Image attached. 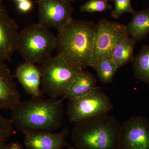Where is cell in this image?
<instances>
[{
  "label": "cell",
  "mask_w": 149,
  "mask_h": 149,
  "mask_svg": "<svg viewBox=\"0 0 149 149\" xmlns=\"http://www.w3.org/2000/svg\"><path fill=\"white\" fill-rule=\"evenodd\" d=\"M61 99L32 97L20 102L11 111L14 127L23 134L54 132L61 126L64 107Z\"/></svg>",
  "instance_id": "cell-1"
},
{
  "label": "cell",
  "mask_w": 149,
  "mask_h": 149,
  "mask_svg": "<svg viewBox=\"0 0 149 149\" xmlns=\"http://www.w3.org/2000/svg\"><path fill=\"white\" fill-rule=\"evenodd\" d=\"M96 24L72 18L58 29L55 50L69 66L77 70L91 66Z\"/></svg>",
  "instance_id": "cell-2"
},
{
  "label": "cell",
  "mask_w": 149,
  "mask_h": 149,
  "mask_svg": "<svg viewBox=\"0 0 149 149\" xmlns=\"http://www.w3.org/2000/svg\"><path fill=\"white\" fill-rule=\"evenodd\" d=\"M121 125L109 114L80 121L74 123L71 141L76 149H119Z\"/></svg>",
  "instance_id": "cell-3"
},
{
  "label": "cell",
  "mask_w": 149,
  "mask_h": 149,
  "mask_svg": "<svg viewBox=\"0 0 149 149\" xmlns=\"http://www.w3.org/2000/svg\"><path fill=\"white\" fill-rule=\"evenodd\" d=\"M56 36L39 23L24 27L19 33L17 51L25 62L41 64L52 56Z\"/></svg>",
  "instance_id": "cell-4"
},
{
  "label": "cell",
  "mask_w": 149,
  "mask_h": 149,
  "mask_svg": "<svg viewBox=\"0 0 149 149\" xmlns=\"http://www.w3.org/2000/svg\"><path fill=\"white\" fill-rule=\"evenodd\" d=\"M39 67L42 74V93L53 99L64 96L80 71L69 66L57 55L51 57Z\"/></svg>",
  "instance_id": "cell-5"
},
{
  "label": "cell",
  "mask_w": 149,
  "mask_h": 149,
  "mask_svg": "<svg viewBox=\"0 0 149 149\" xmlns=\"http://www.w3.org/2000/svg\"><path fill=\"white\" fill-rule=\"evenodd\" d=\"M113 108L109 98L97 87L87 95L69 100L66 113L69 121L75 123L108 114Z\"/></svg>",
  "instance_id": "cell-6"
},
{
  "label": "cell",
  "mask_w": 149,
  "mask_h": 149,
  "mask_svg": "<svg viewBox=\"0 0 149 149\" xmlns=\"http://www.w3.org/2000/svg\"><path fill=\"white\" fill-rule=\"evenodd\" d=\"M129 36L127 26L119 22L102 19L96 24L94 50L91 67L95 69L99 61L111 59L112 52L117 43Z\"/></svg>",
  "instance_id": "cell-7"
},
{
  "label": "cell",
  "mask_w": 149,
  "mask_h": 149,
  "mask_svg": "<svg viewBox=\"0 0 149 149\" xmlns=\"http://www.w3.org/2000/svg\"><path fill=\"white\" fill-rule=\"evenodd\" d=\"M119 149H149V120L133 116L121 125Z\"/></svg>",
  "instance_id": "cell-8"
},
{
  "label": "cell",
  "mask_w": 149,
  "mask_h": 149,
  "mask_svg": "<svg viewBox=\"0 0 149 149\" xmlns=\"http://www.w3.org/2000/svg\"><path fill=\"white\" fill-rule=\"evenodd\" d=\"M39 24L47 28H61L72 18L71 3L63 0H38Z\"/></svg>",
  "instance_id": "cell-9"
},
{
  "label": "cell",
  "mask_w": 149,
  "mask_h": 149,
  "mask_svg": "<svg viewBox=\"0 0 149 149\" xmlns=\"http://www.w3.org/2000/svg\"><path fill=\"white\" fill-rule=\"evenodd\" d=\"M18 26L6 8L0 5V62L10 61L17 51Z\"/></svg>",
  "instance_id": "cell-10"
},
{
  "label": "cell",
  "mask_w": 149,
  "mask_h": 149,
  "mask_svg": "<svg viewBox=\"0 0 149 149\" xmlns=\"http://www.w3.org/2000/svg\"><path fill=\"white\" fill-rule=\"evenodd\" d=\"M24 135V144L27 149H63L68 145V128L58 133L35 132Z\"/></svg>",
  "instance_id": "cell-11"
},
{
  "label": "cell",
  "mask_w": 149,
  "mask_h": 149,
  "mask_svg": "<svg viewBox=\"0 0 149 149\" xmlns=\"http://www.w3.org/2000/svg\"><path fill=\"white\" fill-rule=\"evenodd\" d=\"M21 95L8 66L0 62V109L12 110L21 102Z\"/></svg>",
  "instance_id": "cell-12"
},
{
  "label": "cell",
  "mask_w": 149,
  "mask_h": 149,
  "mask_svg": "<svg viewBox=\"0 0 149 149\" xmlns=\"http://www.w3.org/2000/svg\"><path fill=\"white\" fill-rule=\"evenodd\" d=\"M16 76L25 92L32 97H41L42 74L39 66L25 62L19 65Z\"/></svg>",
  "instance_id": "cell-13"
},
{
  "label": "cell",
  "mask_w": 149,
  "mask_h": 149,
  "mask_svg": "<svg viewBox=\"0 0 149 149\" xmlns=\"http://www.w3.org/2000/svg\"><path fill=\"white\" fill-rule=\"evenodd\" d=\"M97 83L95 77L92 73L80 70L63 98L69 100L87 95L97 87Z\"/></svg>",
  "instance_id": "cell-14"
},
{
  "label": "cell",
  "mask_w": 149,
  "mask_h": 149,
  "mask_svg": "<svg viewBox=\"0 0 149 149\" xmlns=\"http://www.w3.org/2000/svg\"><path fill=\"white\" fill-rule=\"evenodd\" d=\"M127 26L129 37L136 43L144 40L149 34V8L137 11Z\"/></svg>",
  "instance_id": "cell-15"
},
{
  "label": "cell",
  "mask_w": 149,
  "mask_h": 149,
  "mask_svg": "<svg viewBox=\"0 0 149 149\" xmlns=\"http://www.w3.org/2000/svg\"><path fill=\"white\" fill-rule=\"evenodd\" d=\"M136 42L127 36L119 41L113 48L111 59L117 65L118 69L134 60V48Z\"/></svg>",
  "instance_id": "cell-16"
},
{
  "label": "cell",
  "mask_w": 149,
  "mask_h": 149,
  "mask_svg": "<svg viewBox=\"0 0 149 149\" xmlns=\"http://www.w3.org/2000/svg\"><path fill=\"white\" fill-rule=\"evenodd\" d=\"M134 76L141 82L149 84V46H142L133 62Z\"/></svg>",
  "instance_id": "cell-17"
},
{
  "label": "cell",
  "mask_w": 149,
  "mask_h": 149,
  "mask_svg": "<svg viewBox=\"0 0 149 149\" xmlns=\"http://www.w3.org/2000/svg\"><path fill=\"white\" fill-rule=\"evenodd\" d=\"M118 68L111 59H104L98 63L95 70L99 80L104 84H110Z\"/></svg>",
  "instance_id": "cell-18"
},
{
  "label": "cell",
  "mask_w": 149,
  "mask_h": 149,
  "mask_svg": "<svg viewBox=\"0 0 149 149\" xmlns=\"http://www.w3.org/2000/svg\"><path fill=\"white\" fill-rule=\"evenodd\" d=\"M109 0H89L80 7V11L94 13L103 12L111 9L112 6L108 3Z\"/></svg>",
  "instance_id": "cell-19"
},
{
  "label": "cell",
  "mask_w": 149,
  "mask_h": 149,
  "mask_svg": "<svg viewBox=\"0 0 149 149\" xmlns=\"http://www.w3.org/2000/svg\"><path fill=\"white\" fill-rule=\"evenodd\" d=\"M114 3L113 9L111 13V17L115 19L120 18L126 13L133 14L135 11L131 5V0H112Z\"/></svg>",
  "instance_id": "cell-20"
},
{
  "label": "cell",
  "mask_w": 149,
  "mask_h": 149,
  "mask_svg": "<svg viewBox=\"0 0 149 149\" xmlns=\"http://www.w3.org/2000/svg\"><path fill=\"white\" fill-rule=\"evenodd\" d=\"M14 127L10 118L0 114V141L7 142L14 132Z\"/></svg>",
  "instance_id": "cell-21"
},
{
  "label": "cell",
  "mask_w": 149,
  "mask_h": 149,
  "mask_svg": "<svg viewBox=\"0 0 149 149\" xmlns=\"http://www.w3.org/2000/svg\"><path fill=\"white\" fill-rule=\"evenodd\" d=\"M17 8L19 11L23 13H27L32 10L33 3L31 0H27L17 3Z\"/></svg>",
  "instance_id": "cell-22"
},
{
  "label": "cell",
  "mask_w": 149,
  "mask_h": 149,
  "mask_svg": "<svg viewBox=\"0 0 149 149\" xmlns=\"http://www.w3.org/2000/svg\"><path fill=\"white\" fill-rule=\"evenodd\" d=\"M4 149H24L22 145L17 142H13L7 144Z\"/></svg>",
  "instance_id": "cell-23"
},
{
  "label": "cell",
  "mask_w": 149,
  "mask_h": 149,
  "mask_svg": "<svg viewBox=\"0 0 149 149\" xmlns=\"http://www.w3.org/2000/svg\"><path fill=\"white\" fill-rule=\"evenodd\" d=\"M6 145V142L0 141V149H4Z\"/></svg>",
  "instance_id": "cell-24"
},
{
  "label": "cell",
  "mask_w": 149,
  "mask_h": 149,
  "mask_svg": "<svg viewBox=\"0 0 149 149\" xmlns=\"http://www.w3.org/2000/svg\"><path fill=\"white\" fill-rule=\"evenodd\" d=\"M16 3H17L21 2L24 1H27V0H14Z\"/></svg>",
  "instance_id": "cell-25"
},
{
  "label": "cell",
  "mask_w": 149,
  "mask_h": 149,
  "mask_svg": "<svg viewBox=\"0 0 149 149\" xmlns=\"http://www.w3.org/2000/svg\"><path fill=\"white\" fill-rule=\"evenodd\" d=\"M63 1H65L71 3L72 2L74 1L75 0H63Z\"/></svg>",
  "instance_id": "cell-26"
},
{
  "label": "cell",
  "mask_w": 149,
  "mask_h": 149,
  "mask_svg": "<svg viewBox=\"0 0 149 149\" xmlns=\"http://www.w3.org/2000/svg\"><path fill=\"white\" fill-rule=\"evenodd\" d=\"M68 149H76L75 148H74V147H70V148H68Z\"/></svg>",
  "instance_id": "cell-27"
},
{
  "label": "cell",
  "mask_w": 149,
  "mask_h": 149,
  "mask_svg": "<svg viewBox=\"0 0 149 149\" xmlns=\"http://www.w3.org/2000/svg\"><path fill=\"white\" fill-rule=\"evenodd\" d=\"M3 0H0V5H2Z\"/></svg>",
  "instance_id": "cell-28"
},
{
  "label": "cell",
  "mask_w": 149,
  "mask_h": 149,
  "mask_svg": "<svg viewBox=\"0 0 149 149\" xmlns=\"http://www.w3.org/2000/svg\"><path fill=\"white\" fill-rule=\"evenodd\" d=\"M109 1H112V0H109Z\"/></svg>",
  "instance_id": "cell-29"
}]
</instances>
